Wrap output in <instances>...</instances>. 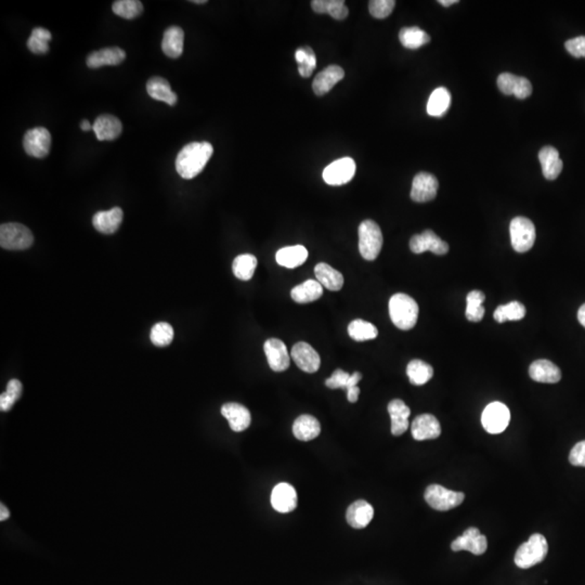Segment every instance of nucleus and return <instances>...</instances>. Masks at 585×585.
I'll return each instance as SVG.
<instances>
[{
	"label": "nucleus",
	"mask_w": 585,
	"mask_h": 585,
	"mask_svg": "<svg viewBox=\"0 0 585 585\" xmlns=\"http://www.w3.org/2000/svg\"><path fill=\"white\" fill-rule=\"evenodd\" d=\"M290 357L296 365L306 373H316L320 369V356L312 346L305 341H300L292 346Z\"/></svg>",
	"instance_id": "14"
},
{
	"label": "nucleus",
	"mask_w": 585,
	"mask_h": 585,
	"mask_svg": "<svg viewBox=\"0 0 585 585\" xmlns=\"http://www.w3.org/2000/svg\"><path fill=\"white\" fill-rule=\"evenodd\" d=\"M394 6V0H372L369 3L370 13L375 19H385L392 14Z\"/></svg>",
	"instance_id": "46"
},
{
	"label": "nucleus",
	"mask_w": 585,
	"mask_h": 585,
	"mask_svg": "<svg viewBox=\"0 0 585 585\" xmlns=\"http://www.w3.org/2000/svg\"><path fill=\"white\" fill-rule=\"evenodd\" d=\"M486 300L484 292L480 290H472L466 297V318L470 322H479L484 316V302Z\"/></svg>",
	"instance_id": "40"
},
{
	"label": "nucleus",
	"mask_w": 585,
	"mask_h": 585,
	"mask_svg": "<svg viewBox=\"0 0 585 585\" xmlns=\"http://www.w3.org/2000/svg\"><path fill=\"white\" fill-rule=\"evenodd\" d=\"M297 492L292 484L281 482L271 493V505L279 513H290L297 507Z\"/></svg>",
	"instance_id": "17"
},
{
	"label": "nucleus",
	"mask_w": 585,
	"mask_h": 585,
	"mask_svg": "<svg viewBox=\"0 0 585 585\" xmlns=\"http://www.w3.org/2000/svg\"><path fill=\"white\" fill-rule=\"evenodd\" d=\"M93 130L100 141H112L122 134L123 125L113 115H101L97 118L93 125Z\"/></svg>",
	"instance_id": "27"
},
{
	"label": "nucleus",
	"mask_w": 585,
	"mask_h": 585,
	"mask_svg": "<svg viewBox=\"0 0 585 585\" xmlns=\"http://www.w3.org/2000/svg\"><path fill=\"white\" fill-rule=\"evenodd\" d=\"M112 9L116 16L132 20L142 13L143 5L139 0H118L113 4Z\"/></svg>",
	"instance_id": "43"
},
{
	"label": "nucleus",
	"mask_w": 585,
	"mask_h": 585,
	"mask_svg": "<svg viewBox=\"0 0 585 585\" xmlns=\"http://www.w3.org/2000/svg\"><path fill=\"white\" fill-rule=\"evenodd\" d=\"M548 545L545 537L535 533L525 543L521 544L515 554V564L521 569H529L540 564L547 555Z\"/></svg>",
	"instance_id": "3"
},
{
	"label": "nucleus",
	"mask_w": 585,
	"mask_h": 585,
	"mask_svg": "<svg viewBox=\"0 0 585 585\" xmlns=\"http://www.w3.org/2000/svg\"><path fill=\"white\" fill-rule=\"evenodd\" d=\"M452 551H468L474 555H482L488 548V541L477 528H468L463 535L456 538L451 543Z\"/></svg>",
	"instance_id": "11"
},
{
	"label": "nucleus",
	"mask_w": 585,
	"mask_h": 585,
	"mask_svg": "<svg viewBox=\"0 0 585 585\" xmlns=\"http://www.w3.org/2000/svg\"><path fill=\"white\" fill-rule=\"evenodd\" d=\"M411 431L415 441H431L441 435V423L433 415H419L413 421Z\"/></svg>",
	"instance_id": "18"
},
{
	"label": "nucleus",
	"mask_w": 585,
	"mask_h": 585,
	"mask_svg": "<svg viewBox=\"0 0 585 585\" xmlns=\"http://www.w3.org/2000/svg\"><path fill=\"white\" fill-rule=\"evenodd\" d=\"M321 425L318 419L312 415L304 414L298 416L292 425V433L300 441H314L320 435Z\"/></svg>",
	"instance_id": "28"
},
{
	"label": "nucleus",
	"mask_w": 585,
	"mask_h": 585,
	"mask_svg": "<svg viewBox=\"0 0 585 585\" xmlns=\"http://www.w3.org/2000/svg\"><path fill=\"white\" fill-rule=\"evenodd\" d=\"M438 3L443 5V7H449V6L453 5V4H458L459 1H458V0H439Z\"/></svg>",
	"instance_id": "55"
},
{
	"label": "nucleus",
	"mask_w": 585,
	"mask_h": 585,
	"mask_svg": "<svg viewBox=\"0 0 585 585\" xmlns=\"http://www.w3.org/2000/svg\"><path fill=\"white\" fill-rule=\"evenodd\" d=\"M425 500L431 509L436 511H447L455 509L463 503L465 494L463 492L449 490L441 484H431L425 491Z\"/></svg>",
	"instance_id": "6"
},
{
	"label": "nucleus",
	"mask_w": 585,
	"mask_h": 585,
	"mask_svg": "<svg viewBox=\"0 0 585 585\" xmlns=\"http://www.w3.org/2000/svg\"><path fill=\"white\" fill-rule=\"evenodd\" d=\"M23 387L20 380H11L8 382L7 390L0 396V410L3 412L11 410L16 401L21 398Z\"/></svg>",
	"instance_id": "44"
},
{
	"label": "nucleus",
	"mask_w": 585,
	"mask_h": 585,
	"mask_svg": "<svg viewBox=\"0 0 585 585\" xmlns=\"http://www.w3.org/2000/svg\"><path fill=\"white\" fill-rule=\"evenodd\" d=\"M564 47L574 58H585V36L567 40Z\"/></svg>",
	"instance_id": "49"
},
{
	"label": "nucleus",
	"mask_w": 585,
	"mask_h": 585,
	"mask_svg": "<svg viewBox=\"0 0 585 585\" xmlns=\"http://www.w3.org/2000/svg\"><path fill=\"white\" fill-rule=\"evenodd\" d=\"M399 40L404 48L419 49L431 42V36L422 28L412 26L400 30Z\"/></svg>",
	"instance_id": "36"
},
{
	"label": "nucleus",
	"mask_w": 585,
	"mask_h": 585,
	"mask_svg": "<svg viewBox=\"0 0 585 585\" xmlns=\"http://www.w3.org/2000/svg\"><path fill=\"white\" fill-rule=\"evenodd\" d=\"M312 8L314 12L320 14H330L333 19L345 20L349 14L348 8L346 7L343 0H314Z\"/></svg>",
	"instance_id": "35"
},
{
	"label": "nucleus",
	"mask_w": 585,
	"mask_h": 585,
	"mask_svg": "<svg viewBox=\"0 0 585 585\" xmlns=\"http://www.w3.org/2000/svg\"><path fill=\"white\" fill-rule=\"evenodd\" d=\"M51 135L44 127H36L26 132L23 138V148L26 154L35 159H44L49 154Z\"/></svg>",
	"instance_id": "9"
},
{
	"label": "nucleus",
	"mask_w": 585,
	"mask_h": 585,
	"mask_svg": "<svg viewBox=\"0 0 585 585\" xmlns=\"http://www.w3.org/2000/svg\"><path fill=\"white\" fill-rule=\"evenodd\" d=\"M539 161L546 179L555 180L562 173L564 164L560 159V152L554 147L547 145L542 148L539 152Z\"/></svg>",
	"instance_id": "26"
},
{
	"label": "nucleus",
	"mask_w": 585,
	"mask_h": 585,
	"mask_svg": "<svg viewBox=\"0 0 585 585\" xmlns=\"http://www.w3.org/2000/svg\"><path fill=\"white\" fill-rule=\"evenodd\" d=\"M373 517V506L364 500L356 501L346 511V521L355 529H363L368 527Z\"/></svg>",
	"instance_id": "20"
},
{
	"label": "nucleus",
	"mask_w": 585,
	"mask_h": 585,
	"mask_svg": "<svg viewBox=\"0 0 585 585\" xmlns=\"http://www.w3.org/2000/svg\"><path fill=\"white\" fill-rule=\"evenodd\" d=\"M356 174V163L351 157H343L331 163L323 171V180L330 186H343L351 181Z\"/></svg>",
	"instance_id": "10"
},
{
	"label": "nucleus",
	"mask_w": 585,
	"mask_h": 585,
	"mask_svg": "<svg viewBox=\"0 0 585 585\" xmlns=\"http://www.w3.org/2000/svg\"><path fill=\"white\" fill-rule=\"evenodd\" d=\"M185 33L179 26H171L164 33L161 49L169 58L177 59L183 52Z\"/></svg>",
	"instance_id": "29"
},
{
	"label": "nucleus",
	"mask_w": 585,
	"mask_h": 585,
	"mask_svg": "<svg viewBox=\"0 0 585 585\" xmlns=\"http://www.w3.org/2000/svg\"><path fill=\"white\" fill-rule=\"evenodd\" d=\"M214 153L210 142H191L182 148L176 159V171L183 179H193L205 169Z\"/></svg>",
	"instance_id": "1"
},
{
	"label": "nucleus",
	"mask_w": 585,
	"mask_h": 585,
	"mask_svg": "<svg viewBox=\"0 0 585 585\" xmlns=\"http://www.w3.org/2000/svg\"><path fill=\"white\" fill-rule=\"evenodd\" d=\"M263 349L272 371L284 372L290 368V353L283 341L278 339H269L266 341Z\"/></svg>",
	"instance_id": "15"
},
{
	"label": "nucleus",
	"mask_w": 585,
	"mask_h": 585,
	"mask_svg": "<svg viewBox=\"0 0 585 585\" xmlns=\"http://www.w3.org/2000/svg\"><path fill=\"white\" fill-rule=\"evenodd\" d=\"M81 130H84V132H89V130H93V126H91V124H90V123L88 122L87 120H83V122H81Z\"/></svg>",
	"instance_id": "54"
},
{
	"label": "nucleus",
	"mask_w": 585,
	"mask_h": 585,
	"mask_svg": "<svg viewBox=\"0 0 585 585\" xmlns=\"http://www.w3.org/2000/svg\"><path fill=\"white\" fill-rule=\"evenodd\" d=\"M150 339L157 347L171 345L174 339L173 326L166 322L157 323L151 330Z\"/></svg>",
	"instance_id": "45"
},
{
	"label": "nucleus",
	"mask_w": 585,
	"mask_h": 585,
	"mask_svg": "<svg viewBox=\"0 0 585 585\" xmlns=\"http://www.w3.org/2000/svg\"><path fill=\"white\" fill-rule=\"evenodd\" d=\"M147 91L152 99L165 102L169 106H175L178 101L177 95L171 90L169 81L161 77H153L147 83Z\"/></svg>",
	"instance_id": "31"
},
{
	"label": "nucleus",
	"mask_w": 585,
	"mask_h": 585,
	"mask_svg": "<svg viewBox=\"0 0 585 585\" xmlns=\"http://www.w3.org/2000/svg\"><path fill=\"white\" fill-rule=\"evenodd\" d=\"M407 374L412 385L422 386L431 380L433 376V369L431 364L422 360H412L407 367Z\"/></svg>",
	"instance_id": "37"
},
{
	"label": "nucleus",
	"mask_w": 585,
	"mask_h": 585,
	"mask_svg": "<svg viewBox=\"0 0 585 585\" xmlns=\"http://www.w3.org/2000/svg\"><path fill=\"white\" fill-rule=\"evenodd\" d=\"M578 320L583 326L585 327V304L582 305L579 309L578 312Z\"/></svg>",
	"instance_id": "53"
},
{
	"label": "nucleus",
	"mask_w": 585,
	"mask_h": 585,
	"mask_svg": "<svg viewBox=\"0 0 585 585\" xmlns=\"http://www.w3.org/2000/svg\"><path fill=\"white\" fill-rule=\"evenodd\" d=\"M308 259V251L302 245L286 246L279 249L276 255V261L282 267L292 269L302 266Z\"/></svg>",
	"instance_id": "30"
},
{
	"label": "nucleus",
	"mask_w": 585,
	"mask_h": 585,
	"mask_svg": "<svg viewBox=\"0 0 585 585\" xmlns=\"http://www.w3.org/2000/svg\"><path fill=\"white\" fill-rule=\"evenodd\" d=\"M388 412L392 419V433L394 436L404 435L408 431L410 408L400 399H394L388 404Z\"/></svg>",
	"instance_id": "24"
},
{
	"label": "nucleus",
	"mask_w": 585,
	"mask_h": 585,
	"mask_svg": "<svg viewBox=\"0 0 585 585\" xmlns=\"http://www.w3.org/2000/svg\"><path fill=\"white\" fill-rule=\"evenodd\" d=\"M451 106V93L445 87H439L433 90L428 102H427V113L433 118H441L447 113Z\"/></svg>",
	"instance_id": "34"
},
{
	"label": "nucleus",
	"mask_w": 585,
	"mask_h": 585,
	"mask_svg": "<svg viewBox=\"0 0 585 585\" xmlns=\"http://www.w3.org/2000/svg\"><path fill=\"white\" fill-rule=\"evenodd\" d=\"M509 421L511 412L502 402H492L488 404L482 412V426L489 433L493 435L503 433L509 426Z\"/></svg>",
	"instance_id": "8"
},
{
	"label": "nucleus",
	"mask_w": 585,
	"mask_h": 585,
	"mask_svg": "<svg viewBox=\"0 0 585 585\" xmlns=\"http://www.w3.org/2000/svg\"><path fill=\"white\" fill-rule=\"evenodd\" d=\"M498 87L504 95H514L517 99H527L533 93V85L526 77L502 73L498 77Z\"/></svg>",
	"instance_id": "16"
},
{
	"label": "nucleus",
	"mask_w": 585,
	"mask_h": 585,
	"mask_svg": "<svg viewBox=\"0 0 585 585\" xmlns=\"http://www.w3.org/2000/svg\"><path fill=\"white\" fill-rule=\"evenodd\" d=\"M351 374L343 371V370H335L331 377L325 380V385L331 390H347L349 385Z\"/></svg>",
	"instance_id": "47"
},
{
	"label": "nucleus",
	"mask_w": 585,
	"mask_h": 585,
	"mask_svg": "<svg viewBox=\"0 0 585 585\" xmlns=\"http://www.w3.org/2000/svg\"><path fill=\"white\" fill-rule=\"evenodd\" d=\"M530 377L538 382L545 384H555L562 378V372L560 368L550 360H537L533 362L529 368Z\"/></svg>",
	"instance_id": "22"
},
{
	"label": "nucleus",
	"mask_w": 585,
	"mask_h": 585,
	"mask_svg": "<svg viewBox=\"0 0 585 585\" xmlns=\"http://www.w3.org/2000/svg\"><path fill=\"white\" fill-rule=\"evenodd\" d=\"M569 462L574 466L585 467V441L577 443L569 454Z\"/></svg>",
	"instance_id": "50"
},
{
	"label": "nucleus",
	"mask_w": 585,
	"mask_h": 585,
	"mask_svg": "<svg viewBox=\"0 0 585 585\" xmlns=\"http://www.w3.org/2000/svg\"><path fill=\"white\" fill-rule=\"evenodd\" d=\"M192 3L196 4V5H198V4H206L208 3V1H206V0H193Z\"/></svg>",
	"instance_id": "56"
},
{
	"label": "nucleus",
	"mask_w": 585,
	"mask_h": 585,
	"mask_svg": "<svg viewBox=\"0 0 585 585\" xmlns=\"http://www.w3.org/2000/svg\"><path fill=\"white\" fill-rule=\"evenodd\" d=\"M317 281L332 292L341 290L343 285V276L334 268L325 263H320L314 268Z\"/></svg>",
	"instance_id": "32"
},
{
	"label": "nucleus",
	"mask_w": 585,
	"mask_h": 585,
	"mask_svg": "<svg viewBox=\"0 0 585 585\" xmlns=\"http://www.w3.org/2000/svg\"><path fill=\"white\" fill-rule=\"evenodd\" d=\"M419 305L411 296L398 292L390 300V316L394 326L408 331L416 325L419 318Z\"/></svg>",
	"instance_id": "2"
},
{
	"label": "nucleus",
	"mask_w": 585,
	"mask_h": 585,
	"mask_svg": "<svg viewBox=\"0 0 585 585\" xmlns=\"http://www.w3.org/2000/svg\"><path fill=\"white\" fill-rule=\"evenodd\" d=\"M382 247V233L373 220H364L359 226V251L365 261H375Z\"/></svg>",
	"instance_id": "4"
},
{
	"label": "nucleus",
	"mask_w": 585,
	"mask_h": 585,
	"mask_svg": "<svg viewBox=\"0 0 585 585\" xmlns=\"http://www.w3.org/2000/svg\"><path fill=\"white\" fill-rule=\"evenodd\" d=\"M322 294L323 286L317 280H307L290 290L292 300L298 304H308L318 300Z\"/></svg>",
	"instance_id": "33"
},
{
	"label": "nucleus",
	"mask_w": 585,
	"mask_h": 585,
	"mask_svg": "<svg viewBox=\"0 0 585 585\" xmlns=\"http://www.w3.org/2000/svg\"><path fill=\"white\" fill-rule=\"evenodd\" d=\"M222 414L229 422V426L235 433H241L251 425V412L246 407L235 402H229L222 407Z\"/></svg>",
	"instance_id": "19"
},
{
	"label": "nucleus",
	"mask_w": 585,
	"mask_h": 585,
	"mask_svg": "<svg viewBox=\"0 0 585 585\" xmlns=\"http://www.w3.org/2000/svg\"><path fill=\"white\" fill-rule=\"evenodd\" d=\"M348 334L353 341H367L376 339L378 331L375 325L372 323L361 320V319H356L349 323Z\"/></svg>",
	"instance_id": "39"
},
{
	"label": "nucleus",
	"mask_w": 585,
	"mask_h": 585,
	"mask_svg": "<svg viewBox=\"0 0 585 585\" xmlns=\"http://www.w3.org/2000/svg\"><path fill=\"white\" fill-rule=\"evenodd\" d=\"M345 77V71L339 65H330L317 75L312 89L317 96L326 95L339 81Z\"/></svg>",
	"instance_id": "21"
},
{
	"label": "nucleus",
	"mask_w": 585,
	"mask_h": 585,
	"mask_svg": "<svg viewBox=\"0 0 585 585\" xmlns=\"http://www.w3.org/2000/svg\"><path fill=\"white\" fill-rule=\"evenodd\" d=\"M51 33L46 28H36L33 30L28 40V48L35 55H45L49 51Z\"/></svg>",
	"instance_id": "42"
},
{
	"label": "nucleus",
	"mask_w": 585,
	"mask_h": 585,
	"mask_svg": "<svg viewBox=\"0 0 585 585\" xmlns=\"http://www.w3.org/2000/svg\"><path fill=\"white\" fill-rule=\"evenodd\" d=\"M9 517L10 511L9 509H7V506H5L4 504L0 505V521H7Z\"/></svg>",
	"instance_id": "52"
},
{
	"label": "nucleus",
	"mask_w": 585,
	"mask_h": 585,
	"mask_svg": "<svg viewBox=\"0 0 585 585\" xmlns=\"http://www.w3.org/2000/svg\"><path fill=\"white\" fill-rule=\"evenodd\" d=\"M410 249L414 254L431 251L435 255L441 256L449 251V245L441 240L433 231L425 230L421 234H415L411 237Z\"/></svg>",
	"instance_id": "12"
},
{
	"label": "nucleus",
	"mask_w": 585,
	"mask_h": 585,
	"mask_svg": "<svg viewBox=\"0 0 585 585\" xmlns=\"http://www.w3.org/2000/svg\"><path fill=\"white\" fill-rule=\"evenodd\" d=\"M439 182L435 176L429 173L417 174L412 182L411 198L416 203H426L433 200L437 195Z\"/></svg>",
	"instance_id": "13"
},
{
	"label": "nucleus",
	"mask_w": 585,
	"mask_h": 585,
	"mask_svg": "<svg viewBox=\"0 0 585 585\" xmlns=\"http://www.w3.org/2000/svg\"><path fill=\"white\" fill-rule=\"evenodd\" d=\"M34 237L28 227L16 222L3 224L0 227V245L9 251H23L30 247Z\"/></svg>",
	"instance_id": "5"
},
{
	"label": "nucleus",
	"mask_w": 585,
	"mask_h": 585,
	"mask_svg": "<svg viewBox=\"0 0 585 585\" xmlns=\"http://www.w3.org/2000/svg\"><path fill=\"white\" fill-rule=\"evenodd\" d=\"M526 307L521 302H511L507 305H502L496 308L493 318L496 322L504 323L506 321H518L525 318Z\"/></svg>",
	"instance_id": "41"
},
{
	"label": "nucleus",
	"mask_w": 585,
	"mask_h": 585,
	"mask_svg": "<svg viewBox=\"0 0 585 585\" xmlns=\"http://www.w3.org/2000/svg\"><path fill=\"white\" fill-rule=\"evenodd\" d=\"M259 261L251 254H243L237 256L233 261L232 270L235 277L242 281H249L253 278Z\"/></svg>",
	"instance_id": "38"
},
{
	"label": "nucleus",
	"mask_w": 585,
	"mask_h": 585,
	"mask_svg": "<svg viewBox=\"0 0 585 585\" xmlns=\"http://www.w3.org/2000/svg\"><path fill=\"white\" fill-rule=\"evenodd\" d=\"M306 50V58L300 64H298V72H300V76L307 77L312 76L314 69L317 67V58L314 50L310 47H305Z\"/></svg>",
	"instance_id": "48"
},
{
	"label": "nucleus",
	"mask_w": 585,
	"mask_h": 585,
	"mask_svg": "<svg viewBox=\"0 0 585 585\" xmlns=\"http://www.w3.org/2000/svg\"><path fill=\"white\" fill-rule=\"evenodd\" d=\"M126 59V52L120 47H110L90 53L87 65L90 69H99L106 65H118Z\"/></svg>",
	"instance_id": "23"
},
{
	"label": "nucleus",
	"mask_w": 585,
	"mask_h": 585,
	"mask_svg": "<svg viewBox=\"0 0 585 585\" xmlns=\"http://www.w3.org/2000/svg\"><path fill=\"white\" fill-rule=\"evenodd\" d=\"M509 233L513 249L518 253H526L533 249L535 242V227L530 219L516 217L509 225Z\"/></svg>",
	"instance_id": "7"
},
{
	"label": "nucleus",
	"mask_w": 585,
	"mask_h": 585,
	"mask_svg": "<svg viewBox=\"0 0 585 585\" xmlns=\"http://www.w3.org/2000/svg\"><path fill=\"white\" fill-rule=\"evenodd\" d=\"M359 394L360 390L358 386L349 388V390H347V399H348L349 402H351V404H355V402H357L358 399H359Z\"/></svg>",
	"instance_id": "51"
},
{
	"label": "nucleus",
	"mask_w": 585,
	"mask_h": 585,
	"mask_svg": "<svg viewBox=\"0 0 585 585\" xmlns=\"http://www.w3.org/2000/svg\"><path fill=\"white\" fill-rule=\"evenodd\" d=\"M123 216H124V212L120 208L98 212L93 216V225L96 230L99 231L100 233L113 234L120 228L123 222Z\"/></svg>",
	"instance_id": "25"
}]
</instances>
